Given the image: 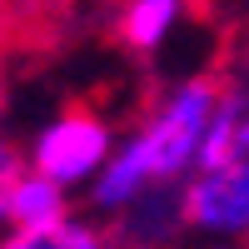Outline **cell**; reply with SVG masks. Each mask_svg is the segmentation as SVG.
I'll use <instances>...</instances> for the list:
<instances>
[{"instance_id":"obj_1","label":"cell","mask_w":249,"mask_h":249,"mask_svg":"<svg viewBox=\"0 0 249 249\" xmlns=\"http://www.w3.org/2000/svg\"><path fill=\"white\" fill-rule=\"evenodd\" d=\"M219 100H224V80H214V75H195L184 85H175L150 110V120L140 130H130L115 144L105 170L85 190L90 210L115 219L150 184H179V175L199 160V144L210 135V120L219 110Z\"/></svg>"},{"instance_id":"obj_2","label":"cell","mask_w":249,"mask_h":249,"mask_svg":"<svg viewBox=\"0 0 249 249\" xmlns=\"http://www.w3.org/2000/svg\"><path fill=\"white\" fill-rule=\"evenodd\" d=\"M115 130L100 110H85V105H70L50 115L40 130L30 135L25 155H30V170L60 179L65 190H90L95 175L105 170V160L115 155Z\"/></svg>"},{"instance_id":"obj_3","label":"cell","mask_w":249,"mask_h":249,"mask_svg":"<svg viewBox=\"0 0 249 249\" xmlns=\"http://www.w3.org/2000/svg\"><path fill=\"white\" fill-rule=\"evenodd\" d=\"M184 224L195 234H249V160L199 170L184 184Z\"/></svg>"},{"instance_id":"obj_4","label":"cell","mask_w":249,"mask_h":249,"mask_svg":"<svg viewBox=\"0 0 249 249\" xmlns=\"http://www.w3.org/2000/svg\"><path fill=\"white\" fill-rule=\"evenodd\" d=\"M190 224H184V190L175 184H150L140 199H130L115 214V234L124 239V249H160L179 239Z\"/></svg>"},{"instance_id":"obj_5","label":"cell","mask_w":249,"mask_h":249,"mask_svg":"<svg viewBox=\"0 0 249 249\" xmlns=\"http://www.w3.org/2000/svg\"><path fill=\"white\" fill-rule=\"evenodd\" d=\"M234 160H249V85L224 90L195 170H219V164H234Z\"/></svg>"},{"instance_id":"obj_6","label":"cell","mask_w":249,"mask_h":249,"mask_svg":"<svg viewBox=\"0 0 249 249\" xmlns=\"http://www.w3.org/2000/svg\"><path fill=\"white\" fill-rule=\"evenodd\" d=\"M0 249H124L115 230H100L95 219L65 214L40 230H0Z\"/></svg>"},{"instance_id":"obj_7","label":"cell","mask_w":249,"mask_h":249,"mask_svg":"<svg viewBox=\"0 0 249 249\" xmlns=\"http://www.w3.org/2000/svg\"><path fill=\"white\" fill-rule=\"evenodd\" d=\"M184 15V0H124L120 10V45L135 50V55H155L170 30L179 25Z\"/></svg>"},{"instance_id":"obj_8","label":"cell","mask_w":249,"mask_h":249,"mask_svg":"<svg viewBox=\"0 0 249 249\" xmlns=\"http://www.w3.org/2000/svg\"><path fill=\"white\" fill-rule=\"evenodd\" d=\"M65 214H70V190L40 170H25V179L10 199V230H40V224H55Z\"/></svg>"},{"instance_id":"obj_9","label":"cell","mask_w":249,"mask_h":249,"mask_svg":"<svg viewBox=\"0 0 249 249\" xmlns=\"http://www.w3.org/2000/svg\"><path fill=\"white\" fill-rule=\"evenodd\" d=\"M30 170V155L25 144H15L10 135H0V230H10V199L20 190V179Z\"/></svg>"},{"instance_id":"obj_10","label":"cell","mask_w":249,"mask_h":249,"mask_svg":"<svg viewBox=\"0 0 249 249\" xmlns=\"http://www.w3.org/2000/svg\"><path fill=\"white\" fill-rule=\"evenodd\" d=\"M0 45H5V0H0Z\"/></svg>"},{"instance_id":"obj_11","label":"cell","mask_w":249,"mask_h":249,"mask_svg":"<svg viewBox=\"0 0 249 249\" xmlns=\"http://www.w3.org/2000/svg\"><path fill=\"white\" fill-rule=\"evenodd\" d=\"M0 110H5V90H0Z\"/></svg>"},{"instance_id":"obj_12","label":"cell","mask_w":249,"mask_h":249,"mask_svg":"<svg viewBox=\"0 0 249 249\" xmlns=\"http://www.w3.org/2000/svg\"><path fill=\"white\" fill-rule=\"evenodd\" d=\"M244 60H249V45H244Z\"/></svg>"}]
</instances>
